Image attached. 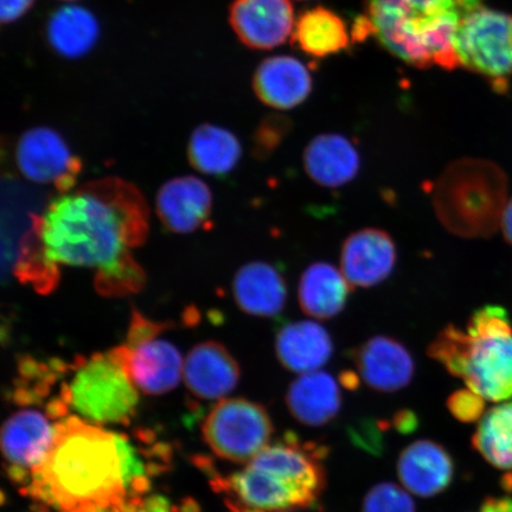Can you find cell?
<instances>
[{
    "label": "cell",
    "instance_id": "cell-1",
    "mask_svg": "<svg viewBox=\"0 0 512 512\" xmlns=\"http://www.w3.org/2000/svg\"><path fill=\"white\" fill-rule=\"evenodd\" d=\"M147 207L140 192L118 178L100 179L64 192L34 219L31 238L19 261V277L37 290L56 283L61 266L96 272L95 285L106 296L139 291L144 272L131 249L147 236Z\"/></svg>",
    "mask_w": 512,
    "mask_h": 512
},
{
    "label": "cell",
    "instance_id": "cell-2",
    "mask_svg": "<svg viewBox=\"0 0 512 512\" xmlns=\"http://www.w3.org/2000/svg\"><path fill=\"white\" fill-rule=\"evenodd\" d=\"M150 484L144 459L127 435L68 416L32 472L29 491L59 512H133Z\"/></svg>",
    "mask_w": 512,
    "mask_h": 512
},
{
    "label": "cell",
    "instance_id": "cell-3",
    "mask_svg": "<svg viewBox=\"0 0 512 512\" xmlns=\"http://www.w3.org/2000/svg\"><path fill=\"white\" fill-rule=\"evenodd\" d=\"M463 17L457 0H367L352 36L374 37L409 66L452 70L460 67L456 37Z\"/></svg>",
    "mask_w": 512,
    "mask_h": 512
},
{
    "label": "cell",
    "instance_id": "cell-4",
    "mask_svg": "<svg viewBox=\"0 0 512 512\" xmlns=\"http://www.w3.org/2000/svg\"><path fill=\"white\" fill-rule=\"evenodd\" d=\"M427 354L483 399L512 398V325L503 307H480L466 330L445 326Z\"/></svg>",
    "mask_w": 512,
    "mask_h": 512
},
{
    "label": "cell",
    "instance_id": "cell-5",
    "mask_svg": "<svg viewBox=\"0 0 512 512\" xmlns=\"http://www.w3.org/2000/svg\"><path fill=\"white\" fill-rule=\"evenodd\" d=\"M508 179L494 163L457 160L435 182L432 202L439 221L462 238H488L501 226Z\"/></svg>",
    "mask_w": 512,
    "mask_h": 512
},
{
    "label": "cell",
    "instance_id": "cell-6",
    "mask_svg": "<svg viewBox=\"0 0 512 512\" xmlns=\"http://www.w3.org/2000/svg\"><path fill=\"white\" fill-rule=\"evenodd\" d=\"M63 395L76 416L100 426L128 424L139 402L120 347L80 363Z\"/></svg>",
    "mask_w": 512,
    "mask_h": 512
},
{
    "label": "cell",
    "instance_id": "cell-7",
    "mask_svg": "<svg viewBox=\"0 0 512 512\" xmlns=\"http://www.w3.org/2000/svg\"><path fill=\"white\" fill-rule=\"evenodd\" d=\"M456 53L460 67L482 76L498 94L508 92L512 76V15L479 8L459 24Z\"/></svg>",
    "mask_w": 512,
    "mask_h": 512
},
{
    "label": "cell",
    "instance_id": "cell-8",
    "mask_svg": "<svg viewBox=\"0 0 512 512\" xmlns=\"http://www.w3.org/2000/svg\"><path fill=\"white\" fill-rule=\"evenodd\" d=\"M273 424L264 406L247 399H223L211 409L203 438L217 457L248 464L270 445Z\"/></svg>",
    "mask_w": 512,
    "mask_h": 512
},
{
    "label": "cell",
    "instance_id": "cell-9",
    "mask_svg": "<svg viewBox=\"0 0 512 512\" xmlns=\"http://www.w3.org/2000/svg\"><path fill=\"white\" fill-rule=\"evenodd\" d=\"M164 329V324L151 322L136 311L127 343L120 347L134 386L147 395L170 393L183 380L184 358L174 343L159 337Z\"/></svg>",
    "mask_w": 512,
    "mask_h": 512
},
{
    "label": "cell",
    "instance_id": "cell-10",
    "mask_svg": "<svg viewBox=\"0 0 512 512\" xmlns=\"http://www.w3.org/2000/svg\"><path fill=\"white\" fill-rule=\"evenodd\" d=\"M219 488L228 494V507L233 512L312 509L320 501L296 480L254 462H249L229 478L220 479Z\"/></svg>",
    "mask_w": 512,
    "mask_h": 512
},
{
    "label": "cell",
    "instance_id": "cell-11",
    "mask_svg": "<svg viewBox=\"0 0 512 512\" xmlns=\"http://www.w3.org/2000/svg\"><path fill=\"white\" fill-rule=\"evenodd\" d=\"M16 165L27 181L55 185L61 194L76 188L82 162L54 128L32 127L18 139Z\"/></svg>",
    "mask_w": 512,
    "mask_h": 512
},
{
    "label": "cell",
    "instance_id": "cell-12",
    "mask_svg": "<svg viewBox=\"0 0 512 512\" xmlns=\"http://www.w3.org/2000/svg\"><path fill=\"white\" fill-rule=\"evenodd\" d=\"M57 424L36 409H22L12 414L2 428L3 456L10 466L12 479L28 482L53 446Z\"/></svg>",
    "mask_w": 512,
    "mask_h": 512
},
{
    "label": "cell",
    "instance_id": "cell-13",
    "mask_svg": "<svg viewBox=\"0 0 512 512\" xmlns=\"http://www.w3.org/2000/svg\"><path fill=\"white\" fill-rule=\"evenodd\" d=\"M296 17L291 0H234L229 24L243 46L272 50L292 38Z\"/></svg>",
    "mask_w": 512,
    "mask_h": 512
},
{
    "label": "cell",
    "instance_id": "cell-14",
    "mask_svg": "<svg viewBox=\"0 0 512 512\" xmlns=\"http://www.w3.org/2000/svg\"><path fill=\"white\" fill-rule=\"evenodd\" d=\"M213 203V192L201 178L179 176L169 179L158 190L156 213L169 232L187 235L209 221Z\"/></svg>",
    "mask_w": 512,
    "mask_h": 512
},
{
    "label": "cell",
    "instance_id": "cell-15",
    "mask_svg": "<svg viewBox=\"0 0 512 512\" xmlns=\"http://www.w3.org/2000/svg\"><path fill=\"white\" fill-rule=\"evenodd\" d=\"M398 261L395 242L382 229L357 230L343 242L341 271L351 287H373L393 273Z\"/></svg>",
    "mask_w": 512,
    "mask_h": 512
},
{
    "label": "cell",
    "instance_id": "cell-16",
    "mask_svg": "<svg viewBox=\"0 0 512 512\" xmlns=\"http://www.w3.org/2000/svg\"><path fill=\"white\" fill-rule=\"evenodd\" d=\"M361 379L380 393L406 388L415 373L414 358L405 345L389 336H375L351 352Z\"/></svg>",
    "mask_w": 512,
    "mask_h": 512
},
{
    "label": "cell",
    "instance_id": "cell-17",
    "mask_svg": "<svg viewBox=\"0 0 512 512\" xmlns=\"http://www.w3.org/2000/svg\"><path fill=\"white\" fill-rule=\"evenodd\" d=\"M241 369L223 344L206 341L195 345L184 358L183 381L201 400H223L238 387Z\"/></svg>",
    "mask_w": 512,
    "mask_h": 512
},
{
    "label": "cell",
    "instance_id": "cell-18",
    "mask_svg": "<svg viewBox=\"0 0 512 512\" xmlns=\"http://www.w3.org/2000/svg\"><path fill=\"white\" fill-rule=\"evenodd\" d=\"M312 87L310 70L292 56H273L262 61L253 76L255 95L262 104L279 111L302 105Z\"/></svg>",
    "mask_w": 512,
    "mask_h": 512
},
{
    "label": "cell",
    "instance_id": "cell-19",
    "mask_svg": "<svg viewBox=\"0 0 512 512\" xmlns=\"http://www.w3.org/2000/svg\"><path fill=\"white\" fill-rule=\"evenodd\" d=\"M398 476L403 488L420 497L444 492L454 477V463L444 446L433 440H416L400 454Z\"/></svg>",
    "mask_w": 512,
    "mask_h": 512
},
{
    "label": "cell",
    "instance_id": "cell-20",
    "mask_svg": "<svg viewBox=\"0 0 512 512\" xmlns=\"http://www.w3.org/2000/svg\"><path fill=\"white\" fill-rule=\"evenodd\" d=\"M232 290L236 305L247 315L274 318L286 306V280L270 262L252 261L240 267L233 279Z\"/></svg>",
    "mask_w": 512,
    "mask_h": 512
},
{
    "label": "cell",
    "instance_id": "cell-21",
    "mask_svg": "<svg viewBox=\"0 0 512 512\" xmlns=\"http://www.w3.org/2000/svg\"><path fill=\"white\" fill-rule=\"evenodd\" d=\"M275 354L292 373L306 374L323 368L334 354L329 331L313 320H298L281 326L275 336Z\"/></svg>",
    "mask_w": 512,
    "mask_h": 512
},
{
    "label": "cell",
    "instance_id": "cell-22",
    "mask_svg": "<svg viewBox=\"0 0 512 512\" xmlns=\"http://www.w3.org/2000/svg\"><path fill=\"white\" fill-rule=\"evenodd\" d=\"M304 169L320 187L341 188L354 181L360 172V153L342 134H319L306 146Z\"/></svg>",
    "mask_w": 512,
    "mask_h": 512
},
{
    "label": "cell",
    "instance_id": "cell-23",
    "mask_svg": "<svg viewBox=\"0 0 512 512\" xmlns=\"http://www.w3.org/2000/svg\"><path fill=\"white\" fill-rule=\"evenodd\" d=\"M286 405L300 424L322 427L334 420L341 411V388L329 373L311 371L300 375L288 387Z\"/></svg>",
    "mask_w": 512,
    "mask_h": 512
},
{
    "label": "cell",
    "instance_id": "cell-24",
    "mask_svg": "<svg viewBox=\"0 0 512 512\" xmlns=\"http://www.w3.org/2000/svg\"><path fill=\"white\" fill-rule=\"evenodd\" d=\"M351 285L342 271L329 262H315L299 280V305L307 316L331 319L344 310Z\"/></svg>",
    "mask_w": 512,
    "mask_h": 512
},
{
    "label": "cell",
    "instance_id": "cell-25",
    "mask_svg": "<svg viewBox=\"0 0 512 512\" xmlns=\"http://www.w3.org/2000/svg\"><path fill=\"white\" fill-rule=\"evenodd\" d=\"M292 41L307 56L325 59L348 49L351 34L347 23L335 11L316 6L297 18Z\"/></svg>",
    "mask_w": 512,
    "mask_h": 512
},
{
    "label": "cell",
    "instance_id": "cell-26",
    "mask_svg": "<svg viewBox=\"0 0 512 512\" xmlns=\"http://www.w3.org/2000/svg\"><path fill=\"white\" fill-rule=\"evenodd\" d=\"M98 19L86 8L67 5L50 15L46 37L49 47L66 59H80L99 40Z\"/></svg>",
    "mask_w": 512,
    "mask_h": 512
},
{
    "label": "cell",
    "instance_id": "cell-27",
    "mask_svg": "<svg viewBox=\"0 0 512 512\" xmlns=\"http://www.w3.org/2000/svg\"><path fill=\"white\" fill-rule=\"evenodd\" d=\"M192 168L207 176H226L238 166L242 146L227 128L203 124L192 132L188 145Z\"/></svg>",
    "mask_w": 512,
    "mask_h": 512
},
{
    "label": "cell",
    "instance_id": "cell-28",
    "mask_svg": "<svg viewBox=\"0 0 512 512\" xmlns=\"http://www.w3.org/2000/svg\"><path fill=\"white\" fill-rule=\"evenodd\" d=\"M472 446L492 466L512 470V401L483 415L473 434Z\"/></svg>",
    "mask_w": 512,
    "mask_h": 512
},
{
    "label": "cell",
    "instance_id": "cell-29",
    "mask_svg": "<svg viewBox=\"0 0 512 512\" xmlns=\"http://www.w3.org/2000/svg\"><path fill=\"white\" fill-rule=\"evenodd\" d=\"M362 512H416V507L412 497L400 486L381 483L364 497Z\"/></svg>",
    "mask_w": 512,
    "mask_h": 512
},
{
    "label": "cell",
    "instance_id": "cell-30",
    "mask_svg": "<svg viewBox=\"0 0 512 512\" xmlns=\"http://www.w3.org/2000/svg\"><path fill=\"white\" fill-rule=\"evenodd\" d=\"M292 127L291 120L285 115H267L256 128L254 136V155L258 158H266L278 149L284 142Z\"/></svg>",
    "mask_w": 512,
    "mask_h": 512
},
{
    "label": "cell",
    "instance_id": "cell-31",
    "mask_svg": "<svg viewBox=\"0 0 512 512\" xmlns=\"http://www.w3.org/2000/svg\"><path fill=\"white\" fill-rule=\"evenodd\" d=\"M447 407L454 418L463 422H475L483 418L485 399L469 388L462 389L448 398Z\"/></svg>",
    "mask_w": 512,
    "mask_h": 512
},
{
    "label": "cell",
    "instance_id": "cell-32",
    "mask_svg": "<svg viewBox=\"0 0 512 512\" xmlns=\"http://www.w3.org/2000/svg\"><path fill=\"white\" fill-rule=\"evenodd\" d=\"M0 3V19L6 25L15 23L27 15L36 0H2Z\"/></svg>",
    "mask_w": 512,
    "mask_h": 512
},
{
    "label": "cell",
    "instance_id": "cell-33",
    "mask_svg": "<svg viewBox=\"0 0 512 512\" xmlns=\"http://www.w3.org/2000/svg\"><path fill=\"white\" fill-rule=\"evenodd\" d=\"M478 512H512V499L490 497Z\"/></svg>",
    "mask_w": 512,
    "mask_h": 512
},
{
    "label": "cell",
    "instance_id": "cell-34",
    "mask_svg": "<svg viewBox=\"0 0 512 512\" xmlns=\"http://www.w3.org/2000/svg\"><path fill=\"white\" fill-rule=\"evenodd\" d=\"M395 427L402 433H411L418 426L416 416L409 411H402L395 416L394 419Z\"/></svg>",
    "mask_w": 512,
    "mask_h": 512
},
{
    "label": "cell",
    "instance_id": "cell-35",
    "mask_svg": "<svg viewBox=\"0 0 512 512\" xmlns=\"http://www.w3.org/2000/svg\"><path fill=\"white\" fill-rule=\"evenodd\" d=\"M501 228L505 241L512 246V198L505 206L502 216Z\"/></svg>",
    "mask_w": 512,
    "mask_h": 512
},
{
    "label": "cell",
    "instance_id": "cell-36",
    "mask_svg": "<svg viewBox=\"0 0 512 512\" xmlns=\"http://www.w3.org/2000/svg\"><path fill=\"white\" fill-rule=\"evenodd\" d=\"M457 2L460 6V9L463 10L464 16L467 14V12H471L479 8V6H483V0H457Z\"/></svg>",
    "mask_w": 512,
    "mask_h": 512
},
{
    "label": "cell",
    "instance_id": "cell-37",
    "mask_svg": "<svg viewBox=\"0 0 512 512\" xmlns=\"http://www.w3.org/2000/svg\"><path fill=\"white\" fill-rule=\"evenodd\" d=\"M63 2H74V0H63Z\"/></svg>",
    "mask_w": 512,
    "mask_h": 512
},
{
    "label": "cell",
    "instance_id": "cell-38",
    "mask_svg": "<svg viewBox=\"0 0 512 512\" xmlns=\"http://www.w3.org/2000/svg\"><path fill=\"white\" fill-rule=\"evenodd\" d=\"M281 512H294V511H291V510H290V511H281Z\"/></svg>",
    "mask_w": 512,
    "mask_h": 512
},
{
    "label": "cell",
    "instance_id": "cell-39",
    "mask_svg": "<svg viewBox=\"0 0 512 512\" xmlns=\"http://www.w3.org/2000/svg\"><path fill=\"white\" fill-rule=\"evenodd\" d=\"M300 2H303V0H300Z\"/></svg>",
    "mask_w": 512,
    "mask_h": 512
}]
</instances>
